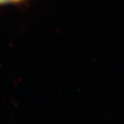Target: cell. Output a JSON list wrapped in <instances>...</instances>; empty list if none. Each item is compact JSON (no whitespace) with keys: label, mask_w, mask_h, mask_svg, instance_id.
Returning a JSON list of instances; mask_svg holds the SVG:
<instances>
[{"label":"cell","mask_w":124,"mask_h":124,"mask_svg":"<svg viewBox=\"0 0 124 124\" xmlns=\"http://www.w3.org/2000/svg\"><path fill=\"white\" fill-rule=\"evenodd\" d=\"M23 0H0V6L2 5H8V4H14V3H18L21 2Z\"/></svg>","instance_id":"1"}]
</instances>
